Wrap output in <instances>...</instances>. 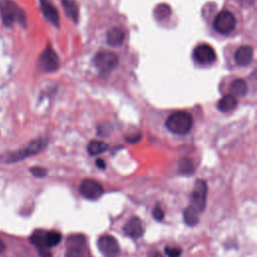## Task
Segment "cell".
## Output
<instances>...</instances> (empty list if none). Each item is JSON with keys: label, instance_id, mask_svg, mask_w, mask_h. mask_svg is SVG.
<instances>
[{"label": "cell", "instance_id": "obj_12", "mask_svg": "<svg viewBox=\"0 0 257 257\" xmlns=\"http://www.w3.org/2000/svg\"><path fill=\"white\" fill-rule=\"evenodd\" d=\"M45 232L43 230H36L30 236V242L37 248L40 257H52L49 248L45 244Z\"/></svg>", "mask_w": 257, "mask_h": 257}, {"label": "cell", "instance_id": "obj_2", "mask_svg": "<svg viewBox=\"0 0 257 257\" xmlns=\"http://www.w3.org/2000/svg\"><path fill=\"white\" fill-rule=\"evenodd\" d=\"M0 15L6 26H11L15 22L23 25L26 23V17L23 10L16 3L10 0L0 1Z\"/></svg>", "mask_w": 257, "mask_h": 257}, {"label": "cell", "instance_id": "obj_26", "mask_svg": "<svg viewBox=\"0 0 257 257\" xmlns=\"http://www.w3.org/2000/svg\"><path fill=\"white\" fill-rule=\"evenodd\" d=\"M153 216L157 221H162L164 219V211L160 206H156L153 210Z\"/></svg>", "mask_w": 257, "mask_h": 257}, {"label": "cell", "instance_id": "obj_17", "mask_svg": "<svg viewBox=\"0 0 257 257\" xmlns=\"http://www.w3.org/2000/svg\"><path fill=\"white\" fill-rule=\"evenodd\" d=\"M236 106H237V99L235 96H233L231 94L224 95L222 98H220V100L218 101V104H217L218 109L223 112L231 111Z\"/></svg>", "mask_w": 257, "mask_h": 257}, {"label": "cell", "instance_id": "obj_27", "mask_svg": "<svg viewBox=\"0 0 257 257\" xmlns=\"http://www.w3.org/2000/svg\"><path fill=\"white\" fill-rule=\"evenodd\" d=\"M95 165H96L99 169H101V170L105 169V162H104L102 159H97V160L95 161Z\"/></svg>", "mask_w": 257, "mask_h": 257}, {"label": "cell", "instance_id": "obj_6", "mask_svg": "<svg viewBox=\"0 0 257 257\" xmlns=\"http://www.w3.org/2000/svg\"><path fill=\"white\" fill-rule=\"evenodd\" d=\"M213 26L218 33L229 34L236 26V19L230 11L223 10L216 16Z\"/></svg>", "mask_w": 257, "mask_h": 257}, {"label": "cell", "instance_id": "obj_28", "mask_svg": "<svg viewBox=\"0 0 257 257\" xmlns=\"http://www.w3.org/2000/svg\"><path fill=\"white\" fill-rule=\"evenodd\" d=\"M148 257H163L162 254L159 252V251H156V250H153L149 253Z\"/></svg>", "mask_w": 257, "mask_h": 257}, {"label": "cell", "instance_id": "obj_3", "mask_svg": "<svg viewBox=\"0 0 257 257\" xmlns=\"http://www.w3.org/2000/svg\"><path fill=\"white\" fill-rule=\"evenodd\" d=\"M46 145H47V141L45 139L34 140L31 143H29L25 148L10 153L6 157L5 162L14 163V162H18V161H21L23 159H26L28 157L37 155L45 149Z\"/></svg>", "mask_w": 257, "mask_h": 257}, {"label": "cell", "instance_id": "obj_21", "mask_svg": "<svg viewBox=\"0 0 257 257\" xmlns=\"http://www.w3.org/2000/svg\"><path fill=\"white\" fill-rule=\"evenodd\" d=\"M107 145L100 141H91L87 145V152L90 156H96L99 155L107 150Z\"/></svg>", "mask_w": 257, "mask_h": 257}, {"label": "cell", "instance_id": "obj_22", "mask_svg": "<svg viewBox=\"0 0 257 257\" xmlns=\"http://www.w3.org/2000/svg\"><path fill=\"white\" fill-rule=\"evenodd\" d=\"M178 170H179L180 174L190 176V175L194 174L195 167H194L193 162L190 159L184 158V159L180 160V162L178 164Z\"/></svg>", "mask_w": 257, "mask_h": 257}, {"label": "cell", "instance_id": "obj_9", "mask_svg": "<svg viewBox=\"0 0 257 257\" xmlns=\"http://www.w3.org/2000/svg\"><path fill=\"white\" fill-rule=\"evenodd\" d=\"M194 60L202 65H208L215 62L217 56L214 48L209 44H200L193 51Z\"/></svg>", "mask_w": 257, "mask_h": 257}, {"label": "cell", "instance_id": "obj_23", "mask_svg": "<svg viewBox=\"0 0 257 257\" xmlns=\"http://www.w3.org/2000/svg\"><path fill=\"white\" fill-rule=\"evenodd\" d=\"M61 241V234L56 231H46L45 232V244L48 248L54 247Z\"/></svg>", "mask_w": 257, "mask_h": 257}, {"label": "cell", "instance_id": "obj_5", "mask_svg": "<svg viewBox=\"0 0 257 257\" xmlns=\"http://www.w3.org/2000/svg\"><path fill=\"white\" fill-rule=\"evenodd\" d=\"M93 65L101 73L112 71L118 64V57L110 51H101L96 53L92 58Z\"/></svg>", "mask_w": 257, "mask_h": 257}, {"label": "cell", "instance_id": "obj_4", "mask_svg": "<svg viewBox=\"0 0 257 257\" xmlns=\"http://www.w3.org/2000/svg\"><path fill=\"white\" fill-rule=\"evenodd\" d=\"M207 194H208V186L204 180H197L193 191L191 193V202L190 207L196 210L199 214L202 213L206 207L207 203Z\"/></svg>", "mask_w": 257, "mask_h": 257}, {"label": "cell", "instance_id": "obj_25", "mask_svg": "<svg viewBox=\"0 0 257 257\" xmlns=\"http://www.w3.org/2000/svg\"><path fill=\"white\" fill-rule=\"evenodd\" d=\"M30 173L37 178H42V177L46 176L47 170L42 167H32V168H30Z\"/></svg>", "mask_w": 257, "mask_h": 257}, {"label": "cell", "instance_id": "obj_29", "mask_svg": "<svg viewBox=\"0 0 257 257\" xmlns=\"http://www.w3.org/2000/svg\"><path fill=\"white\" fill-rule=\"evenodd\" d=\"M4 249H5V245H4V243L0 239V253H2L4 251Z\"/></svg>", "mask_w": 257, "mask_h": 257}, {"label": "cell", "instance_id": "obj_20", "mask_svg": "<svg viewBox=\"0 0 257 257\" xmlns=\"http://www.w3.org/2000/svg\"><path fill=\"white\" fill-rule=\"evenodd\" d=\"M183 217H184V222L188 226H196L199 222V213L190 206H188L184 210Z\"/></svg>", "mask_w": 257, "mask_h": 257}, {"label": "cell", "instance_id": "obj_18", "mask_svg": "<svg viewBox=\"0 0 257 257\" xmlns=\"http://www.w3.org/2000/svg\"><path fill=\"white\" fill-rule=\"evenodd\" d=\"M62 7L67 17H69L72 21L77 22L78 20V5L75 0H61Z\"/></svg>", "mask_w": 257, "mask_h": 257}, {"label": "cell", "instance_id": "obj_10", "mask_svg": "<svg viewBox=\"0 0 257 257\" xmlns=\"http://www.w3.org/2000/svg\"><path fill=\"white\" fill-rule=\"evenodd\" d=\"M59 58L56 52L49 45L44 49L39 57V67L44 72H51L58 68Z\"/></svg>", "mask_w": 257, "mask_h": 257}, {"label": "cell", "instance_id": "obj_8", "mask_svg": "<svg viewBox=\"0 0 257 257\" xmlns=\"http://www.w3.org/2000/svg\"><path fill=\"white\" fill-rule=\"evenodd\" d=\"M79 193L85 199L94 201L103 194V188L93 179H84L79 186Z\"/></svg>", "mask_w": 257, "mask_h": 257}, {"label": "cell", "instance_id": "obj_1", "mask_svg": "<svg viewBox=\"0 0 257 257\" xmlns=\"http://www.w3.org/2000/svg\"><path fill=\"white\" fill-rule=\"evenodd\" d=\"M165 124L171 133L185 135L192 128L193 118L192 115L187 111H175L167 117Z\"/></svg>", "mask_w": 257, "mask_h": 257}, {"label": "cell", "instance_id": "obj_16", "mask_svg": "<svg viewBox=\"0 0 257 257\" xmlns=\"http://www.w3.org/2000/svg\"><path fill=\"white\" fill-rule=\"evenodd\" d=\"M124 40V32L118 28V27H113L109 29L106 33V42L108 45L116 47L122 44Z\"/></svg>", "mask_w": 257, "mask_h": 257}, {"label": "cell", "instance_id": "obj_15", "mask_svg": "<svg viewBox=\"0 0 257 257\" xmlns=\"http://www.w3.org/2000/svg\"><path fill=\"white\" fill-rule=\"evenodd\" d=\"M40 6L44 17L55 27L59 26V14L57 9L47 0H40Z\"/></svg>", "mask_w": 257, "mask_h": 257}, {"label": "cell", "instance_id": "obj_24", "mask_svg": "<svg viewBox=\"0 0 257 257\" xmlns=\"http://www.w3.org/2000/svg\"><path fill=\"white\" fill-rule=\"evenodd\" d=\"M165 253L168 257H180L182 254V250L179 247H166Z\"/></svg>", "mask_w": 257, "mask_h": 257}, {"label": "cell", "instance_id": "obj_11", "mask_svg": "<svg viewBox=\"0 0 257 257\" xmlns=\"http://www.w3.org/2000/svg\"><path fill=\"white\" fill-rule=\"evenodd\" d=\"M68 248L65 252V257H84L83 245L85 238L81 234H75L68 237Z\"/></svg>", "mask_w": 257, "mask_h": 257}, {"label": "cell", "instance_id": "obj_14", "mask_svg": "<svg viewBox=\"0 0 257 257\" xmlns=\"http://www.w3.org/2000/svg\"><path fill=\"white\" fill-rule=\"evenodd\" d=\"M254 50L249 45L239 47L235 52V61L239 66H247L253 59Z\"/></svg>", "mask_w": 257, "mask_h": 257}, {"label": "cell", "instance_id": "obj_7", "mask_svg": "<svg viewBox=\"0 0 257 257\" xmlns=\"http://www.w3.org/2000/svg\"><path fill=\"white\" fill-rule=\"evenodd\" d=\"M97 248L104 257H116L120 251L117 240L107 234H104L98 238Z\"/></svg>", "mask_w": 257, "mask_h": 257}, {"label": "cell", "instance_id": "obj_19", "mask_svg": "<svg viewBox=\"0 0 257 257\" xmlns=\"http://www.w3.org/2000/svg\"><path fill=\"white\" fill-rule=\"evenodd\" d=\"M229 91H230V94L233 96H238V97L245 96L248 91L247 83L243 79H235L231 83Z\"/></svg>", "mask_w": 257, "mask_h": 257}, {"label": "cell", "instance_id": "obj_13", "mask_svg": "<svg viewBox=\"0 0 257 257\" xmlns=\"http://www.w3.org/2000/svg\"><path fill=\"white\" fill-rule=\"evenodd\" d=\"M123 232L126 236L133 239H139L144 234V226L139 217H132L124 225Z\"/></svg>", "mask_w": 257, "mask_h": 257}]
</instances>
